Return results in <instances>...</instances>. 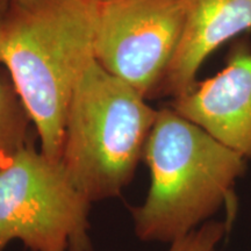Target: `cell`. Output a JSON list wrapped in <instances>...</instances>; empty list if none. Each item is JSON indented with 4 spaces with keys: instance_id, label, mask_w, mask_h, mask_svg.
Listing matches in <instances>:
<instances>
[{
    "instance_id": "obj_8",
    "label": "cell",
    "mask_w": 251,
    "mask_h": 251,
    "mask_svg": "<svg viewBox=\"0 0 251 251\" xmlns=\"http://www.w3.org/2000/svg\"><path fill=\"white\" fill-rule=\"evenodd\" d=\"M29 112L11 75L0 64V168L30 146Z\"/></svg>"
},
{
    "instance_id": "obj_9",
    "label": "cell",
    "mask_w": 251,
    "mask_h": 251,
    "mask_svg": "<svg viewBox=\"0 0 251 251\" xmlns=\"http://www.w3.org/2000/svg\"><path fill=\"white\" fill-rule=\"evenodd\" d=\"M229 229L222 221H207L185 236L171 243L169 251H215Z\"/></svg>"
},
{
    "instance_id": "obj_5",
    "label": "cell",
    "mask_w": 251,
    "mask_h": 251,
    "mask_svg": "<svg viewBox=\"0 0 251 251\" xmlns=\"http://www.w3.org/2000/svg\"><path fill=\"white\" fill-rule=\"evenodd\" d=\"M188 1H99L96 61L144 98L155 96L179 45Z\"/></svg>"
},
{
    "instance_id": "obj_12",
    "label": "cell",
    "mask_w": 251,
    "mask_h": 251,
    "mask_svg": "<svg viewBox=\"0 0 251 251\" xmlns=\"http://www.w3.org/2000/svg\"><path fill=\"white\" fill-rule=\"evenodd\" d=\"M98 1H105V0H98Z\"/></svg>"
},
{
    "instance_id": "obj_7",
    "label": "cell",
    "mask_w": 251,
    "mask_h": 251,
    "mask_svg": "<svg viewBox=\"0 0 251 251\" xmlns=\"http://www.w3.org/2000/svg\"><path fill=\"white\" fill-rule=\"evenodd\" d=\"M248 29H251V0H190L179 45L158 93L178 98L190 92L206 58Z\"/></svg>"
},
{
    "instance_id": "obj_2",
    "label": "cell",
    "mask_w": 251,
    "mask_h": 251,
    "mask_svg": "<svg viewBox=\"0 0 251 251\" xmlns=\"http://www.w3.org/2000/svg\"><path fill=\"white\" fill-rule=\"evenodd\" d=\"M151 184L133 208L135 233L143 241L174 242L207 222L234 199L247 158L171 107L158 109L143 153Z\"/></svg>"
},
{
    "instance_id": "obj_11",
    "label": "cell",
    "mask_w": 251,
    "mask_h": 251,
    "mask_svg": "<svg viewBox=\"0 0 251 251\" xmlns=\"http://www.w3.org/2000/svg\"><path fill=\"white\" fill-rule=\"evenodd\" d=\"M8 1H11V2H12V1H17V0H8Z\"/></svg>"
},
{
    "instance_id": "obj_10",
    "label": "cell",
    "mask_w": 251,
    "mask_h": 251,
    "mask_svg": "<svg viewBox=\"0 0 251 251\" xmlns=\"http://www.w3.org/2000/svg\"><path fill=\"white\" fill-rule=\"evenodd\" d=\"M9 4L11 1L8 0H0V40H1V33L2 28H4V24L6 20V15H7Z\"/></svg>"
},
{
    "instance_id": "obj_3",
    "label": "cell",
    "mask_w": 251,
    "mask_h": 251,
    "mask_svg": "<svg viewBox=\"0 0 251 251\" xmlns=\"http://www.w3.org/2000/svg\"><path fill=\"white\" fill-rule=\"evenodd\" d=\"M146 99L97 61L78 81L61 163L91 202L119 196L134 177L158 112Z\"/></svg>"
},
{
    "instance_id": "obj_6",
    "label": "cell",
    "mask_w": 251,
    "mask_h": 251,
    "mask_svg": "<svg viewBox=\"0 0 251 251\" xmlns=\"http://www.w3.org/2000/svg\"><path fill=\"white\" fill-rule=\"evenodd\" d=\"M171 108L228 148L251 158V45H235L226 67L174 98Z\"/></svg>"
},
{
    "instance_id": "obj_1",
    "label": "cell",
    "mask_w": 251,
    "mask_h": 251,
    "mask_svg": "<svg viewBox=\"0 0 251 251\" xmlns=\"http://www.w3.org/2000/svg\"><path fill=\"white\" fill-rule=\"evenodd\" d=\"M98 0H17L0 40L7 69L29 112L41 152L61 162L69 106L94 56Z\"/></svg>"
},
{
    "instance_id": "obj_4",
    "label": "cell",
    "mask_w": 251,
    "mask_h": 251,
    "mask_svg": "<svg viewBox=\"0 0 251 251\" xmlns=\"http://www.w3.org/2000/svg\"><path fill=\"white\" fill-rule=\"evenodd\" d=\"M90 206L62 163L30 144L0 168V251L13 240L31 251H91Z\"/></svg>"
}]
</instances>
